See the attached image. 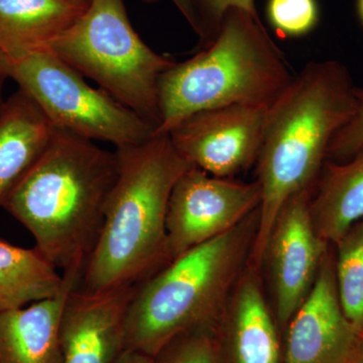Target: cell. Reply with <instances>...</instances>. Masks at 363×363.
Listing matches in <instances>:
<instances>
[{"mask_svg":"<svg viewBox=\"0 0 363 363\" xmlns=\"http://www.w3.org/2000/svg\"><path fill=\"white\" fill-rule=\"evenodd\" d=\"M257 226L259 208L136 286L126 321V350L154 357L182 334L216 326L250 262Z\"/></svg>","mask_w":363,"mask_h":363,"instance_id":"277c9868","label":"cell"},{"mask_svg":"<svg viewBox=\"0 0 363 363\" xmlns=\"http://www.w3.org/2000/svg\"><path fill=\"white\" fill-rule=\"evenodd\" d=\"M267 108L240 104L196 112L168 135L192 166L210 175L233 178L257 161Z\"/></svg>","mask_w":363,"mask_h":363,"instance_id":"9c48e42d","label":"cell"},{"mask_svg":"<svg viewBox=\"0 0 363 363\" xmlns=\"http://www.w3.org/2000/svg\"><path fill=\"white\" fill-rule=\"evenodd\" d=\"M313 224L327 243H337L363 219V147L344 162L326 161L310 200Z\"/></svg>","mask_w":363,"mask_h":363,"instance_id":"2e32d148","label":"cell"},{"mask_svg":"<svg viewBox=\"0 0 363 363\" xmlns=\"http://www.w3.org/2000/svg\"><path fill=\"white\" fill-rule=\"evenodd\" d=\"M352 363H363V335L360 339L359 346H358L357 354H355Z\"/></svg>","mask_w":363,"mask_h":363,"instance_id":"4316f807","label":"cell"},{"mask_svg":"<svg viewBox=\"0 0 363 363\" xmlns=\"http://www.w3.org/2000/svg\"><path fill=\"white\" fill-rule=\"evenodd\" d=\"M360 339L341 308L335 262L327 250L311 291L284 332V363H352Z\"/></svg>","mask_w":363,"mask_h":363,"instance_id":"8fae6325","label":"cell"},{"mask_svg":"<svg viewBox=\"0 0 363 363\" xmlns=\"http://www.w3.org/2000/svg\"><path fill=\"white\" fill-rule=\"evenodd\" d=\"M336 283L345 317L363 335V219L336 243Z\"/></svg>","mask_w":363,"mask_h":363,"instance_id":"d6986e66","label":"cell"},{"mask_svg":"<svg viewBox=\"0 0 363 363\" xmlns=\"http://www.w3.org/2000/svg\"><path fill=\"white\" fill-rule=\"evenodd\" d=\"M355 89L340 62H311L267 108L255 164L262 200L250 257L259 271L281 208L292 196L315 187L332 140L354 114Z\"/></svg>","mask_w":363,"mask_h":363,"instance_id":"6da1fadb","label":"cell"},{"mask_svg":"<svg viewBox=\"0 0 363 363\" xmlns=\"http://www.w3.org/2000/svg\"><path fill=\"white\" fill-rule=\"evenodd\" d=\"M118 176L101 233L79 286L102 292L138 286L169 264L167 215L179 178L193 167L169 135L117 147Z\"/></svg>","mask_w":363,"mask_h":363,"instance_id":"3957f363","label":"cell"},{"mask_svg":"<svg viewBox=\"0 0 363 363\" xmlns=\"http://www.w3.org/2000/svg\"><path fill=\"white\" fill-rule=\"evenodd\" d=\"M11 61L6 55L0 50V109L4 101L2 100V87L7 79L11 78Z\"/></svg>","mask_w":363,"mask_h":363,"instance_id":"d4e9b609","label":"cell"},{"mask_svg":"<svg viewBox=\"0 0 363 363\" xmlns=\"http://www.w3.org/2000/svg\"><path fill=\"white\" fill-rule=\"evenodd\" d=\"M358 14H359L360 20L363 23V0H358L357 2Z\"/></svg>","mask_w":363,"mask_h":363,"instance_id":"f1b7e54d","label":"cell"},{"mask_svg":"<svg viewBox=\"0 0 363 363\" xmlns=\"http://www.w3.org/2000/svg\"><path fill=\"white\" fill-rule=\"evenodd\" d=\"M312 189L286 201L277 217L264 262L271 272L274 316L284 335L289 322L304 302L316 279L328 245L320 238L310 212Z\"/></svg>","mask_w":363,"mask_h":363,"instance_id":"30bf717a","label":"cell"},{"mask_svg":"<svg viewBox=\"0 0 363 363\" xmlns=\"http://www.w3.org/2000/svg\"><path fill=\"white\" fill-rule=\"evenodd\" d=\"M117 176L116 152L55 128L44 154L2 207L30 231L35 247L62 274L82 276Z\"/></svg>","mask_w":363,"mask_h":363,"instance_id":"7a4b0ae2","label":"cell"},{"mask_svg":"<svg viewBox=\"0 0 363 363\" xmlns=\"http://www.w3.org/2000/svg\"><path fill=\"white\" fill-rule=\"evenodd\" d=\"M215 330L225 363H284L283 334L267 304L260 271L250 262Z\"/></svg>","mask_w":363,"mask_h":363,"instance_id":"4fadbf2b","label":"cell"},{"mask_svg":"<svg viewBox=\"0 0 363 363\" xmlns=\"http://www.w3.org/2000/svg\"><path fill=\"white\" fill-rule=\"evenodd\" d=\"M192 2L198 21L199 49L213 42L224 16L230 9H241L259 18L255 0H192Z\"/></svg>","mask_w":363,"mask_h":363,"instance_id":"7402d4cb","label":"cell"},{"mask_svg":"<svg viewBox=\"0 0 363 363\" xmlns=\"http://www.w3.org/2000/svg\"><path fill=\"white\" fill-rule=\"evenodd\" d=\"M64 283L63 274L37 247L0 238V313L54 297Z\"/></svg>","mask_w":363,"mask_h":363,"instance_id":"ac0fdd59","label":"cell"},{"mask_svg":"<svg viewBox=\"0 0 363 363\" xmlns=\"http://www.w3.org/2000/svg\"><path fill=\"white\" fill-rule=\"evenodd\" d=\"M55 126L23 90L0 109V207L39 161L51 142Z\"/></svg>","mask_w":363,"mask_h":363,"instance_id":"9a60e30c","label":"cell"},{"mask_svg":"<svg viewBox=\"0 0 363 363\" xmlns=\"http://www.w3.org/2000/svg\"><path fill=\"white\" fill-rule=\"evenodd\" d=\"M49 50L157 131L159 81L175 64L145 44L131 26L123 0H91Z\"/></svg>","mask_w":363,"mask_h":363,"instance_id":"8992f818","label":"cell"},{"mask_svg":"<svg viewBox=\"0 0 363 363\" xmlns=\"http://www.w3.org/2000/svg\"><path fill=\"white\" fill-rule=\"evenodd\" d=\"M116 363H154L152 357L130 350H124Z\"/></svg>","mask_w":363,"mask_h":363,"instance_id":"484cf974","label":"cell"},{"mask_svg":"<svg viewBox=\"0 0 363 363\" xmlns=\"http://www.w3.org/2000/svg\"><path fill=\"white\" fill-rule=\"evenodd\" d=\"M293 77L260 18L230 9L213 42L162 74L161 123L155 133L168 135L186 117L207 109L269 107Z\"/></svg>","mask_w":363,"mask_h":363,"instance_id":"5b68a950","label":"cell"},{"mask_svg":"<svg viewBox=\"0 0 363 363\" xmlns=\"http://www.w3.org/2000/svg\"><path fill=\"white\" fill-rule=\"evenodd\" d=\"M355 94L354 114L332 140L327 150V161H346L363 147V88L357 87Z\"/></svg>","mask_w":363,"mask_h":363,"instance_id":"603a6c76","label":"cell"},{"mask_svg":"<svg viewBox=\"0 0 363 363\" xmlns=\"http://www.w3.org/2000/svg\"><path fill=\"white\" fill-rule=\"evenodd\" d=\"M11 78L32 98L55 128L117 147L138 145L155 128L106 91L91 87L51 50L11 61Z\"/></svg>","mask_w":363,"mask_h":363,"instance_id":"52a82bcc","label":"cell"},{"mask_svg":"<svg viewBox=\"0 0 363 363\" xmlns=\"http://www.w3.org/2000/svg\"><path fill=\"white\" fill-rule=\"evenodd\" d=\"M145 4H156L160 0H142ZM174 6L179 9L182 16L188 21L189 25L193 28L196 33H198V21L196 16L194 6L192 0H171Z\"/></svg>","mask_w":363,"mask_h":363,"instance_id":"cb8c5ba5","label":"cell"},{"mask_svg":"<svg viewBox=\"0 0 363 363\" xmlns=\"http://www.w3.org/2000/svg\"><path fill=\"white\" fill-rule=\"evenodd\" d=\"M84 11L70 0H0V50L11 61L48 50Z\"/></svg>","mask_w":363,"mask_h":363,"instance_id":"e0dca14e","label":"cell"},{"mask_svg":"<svg viewBox=\"0 0 363 363\" xmlns=\"http://www.w3.org/2000/svg\"><path fill=\"white\" fill-rule=\"evenodd\" d=\"M136 286L91 292L76 286L60 322L62 363H116L126 350V321Z\"/></svg>","mask_w":363,"mask_h":363,"instance_id":"7c38bea8","label":"cell"},{"mask_svg":"<svg viewBox=\"0 0 363 363\" xmlns=\"http://www.w3.org/2000/svg\"><path fill=\"white\" fill-rule=\"evenodd\" d=\"M215 327L173 339L152 357L154 363H225Z\"/></svg>","mask_w":363,"mask_h":363,"instance_id":"ffe728a7","label":"cell"},{"mask_svg":"<svg viewBox=\"0 0 363 363\" xmlns=\"http://www.w3.org/2000/svg\"><path fill=\"white\" fill-rule=\"evenodd\" d=\"M70 1L74 2V4H77V6L81 7H87L89 6L91 0H70Z\"/></svg>","mask_w":363,"mask_h":363,"instance_id":"83f0119b","label":"cell"},{"mask_svg":"<svg viewBox=\"0 0 363 363\" xmlns=\"http://www.w3.org/2000/svg\"><path fill=\"white\" fill-rule=\"evenodd\" d=\"M63 276V288L54 297L0 313V363H62V313L82 278L75 272Z\"/></svg>","mask_w":363,"mask_h":363,"instance_id":"5bb4252c","label":"cell"},{"mask_svg":"<svg viewBox=\"0 0 363 363\" xmlns=\"http://www.w3.org/2000/svg\"><path fill=\"white\" fill-rule=\"evenodd\" d=\"M267 13L274 30L285 38L304 37L319 21L316 0H269Z\"/></svg>","mask_w":363,"mask_h":363,"instance_id":"44dd1931","label":"cell"},{"mask_svg":"<svg viewBox=\"0 0 363 363\" xmlns=\"http://www.w3.org/2000/svg\"><path fill=\"white\" fill-rule=\"evenodd\" d=\"M257 180L241 182L191 167L177 181L167 215L169 260L227 233L259 207Z\"/></svg>","mask_w":363,"mask_h":363,"instance_id":"ba28073f","label":"cell"}]
</instances>
